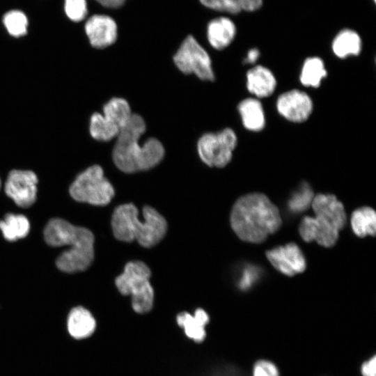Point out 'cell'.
I'll list each match as a JSON object with an SVG mask.
<instances>
[{
  "instance_id": "17",
  "label": "cell",
  "mask_w": 376,
  "mask_h": 376,
  "mask_svg": "<svg viewBox=\"0 0 376 376\" xmlns=\"http://www.w3.org/2000/svg\"><path fill=\"white\" fill-rule=\"evenodd\" d=\"M96 322L91 313L82 306L73 308L68 317L67 328L76 339L86 338L94 332Z\"/></svg>"
},
{
  "instance_id": "27",
  "label": "cell",
  "mask_w": 376,
  "mask_h": 376,
  "mask_svg": "<svg viewBox=\"0 0 376 376\" xmlns=\"http://www.w3.org/2000/svg\"><path fill=\"white\" fill-rule=\"evenodd\" d=\"M64 9L66 15L72 21H82L88 13L86 0H65Z\"/></svg>"
},
{
  "instance_id": "31",
  "label": "cell",
  "mask_w": 376,
  "mask_h": 376,
  "mask_svg": "<svg viewBox=\"0 0 376 376\" xmlns=\"http://www.w3.org/2000/svg\"><path fill=\"white\" fill-rule=\"evenodd\" d=\"M241 10L253 12L260 8L263 0H237Z\"/></svg>"
},
{
  "instance_id": "33",
  "label": "cell",
  "mask_w": 376,
  "mask_h": 376,
  "mask_svg": "<svg viewBox=\"0 0 376 376\" xmlns=\"http://www.w3.org/2000/svg\"><path fill=\"white\" fill-rule=\"evenodd\" d=\"M102 6L110 8H117L123 6L126 0H95Z\"/></svg>"
},
{
  "instance_id": "25",
  "label": "cell",
  "mask_w": 376,
  "mask_h": 376,
  "mask_svg": "<svg viewBox=\"0 0 376 376\" xmlns=\"http://www.w3.org/2000/svg\"><path fill=\"white\" fill-rule=\"evenodd\" d=\"M3 23L12 36L21 37L27 33L28 19L20 10H13L5 13Z\"/></svg>"
},
{
  "instance_id": "2",
  "label": "cell",
  "mask_w": 376,
  "mask_h": 376,
  "mask_svg": "<svg viewBox=\"0 0 376 376\" xmlns=\"http://www.w3.org/2000/svg\"><path fill=\"white\" fill-rule=\"evenodd\" d=\"M146 131L143 118L132 113L116 136L112 158L116 167L126 173L149 170L163 159L165 150L155 138L147 139L143 145L139 139Z\"/></svg>"
},
{
  "instance_id": "6",
  "label": "cell",
  "mask_w": 376,
  "mask_h": 376,
  "mask_svg": "<svg viewBox=\"0 0 376 376\" xmlns=\"http://www.w3.org/2000/svg\"><path fill=\"white\" fill-rule=\"evenodd\" d=\"M70 194L78 202L104 206L110 203L115 191L103 169L93 165L79 174L70 187Z\"/></svg>"
},
{
  "instance_id": "11",
  "label": "cell",
  "mask_w": 376,
  "mask_h": 376,
  "mask_svg": "<svg viewBox=\"0 0 376 376\" xmlns=\"http://www.w3.org/2000/svg\"><path fill=\"white\" fill-rule=\"evenodd\" d=\"M313 109L311 97L305 92L292 89L280 95L276 100V109L285 119L296 123L306 121Z\"/></svg>"
},
{
  "instance_id": "1",
  "label": "cell",
  "mask_w": 376,
  "mask_h": 376,
  "mask_svg": "<svg viewBox=\"0 0 376 376\" xmlns=\"http://www.w3.org/2000/svg\"><path fill=\"white\" fill-rule=\"evenodd\" d=\"M230 222L233 230L241 240L259 244L279 229L282 220L278 207L267 196L251 193L235 201Z\"/></svg>"
},
{
  "instance_id": "21",
  "label": "cell",
  "mask_w": 376,
  "mask_h": 376,
  "mask_svg": "<svg viewBox=\"0 0 376 376\" xmlns=\"http://www.w3.org/2000/svg\"><path fill=\"white\" fill-rule=\"evenodd\" d=\"M0 229L4 238L10 242L25 237L30 230V223L23 214H7L0 221Z\"/></svg>"
},
{
  "instance_id": "16",
  "label": "cell",
  "mask_w": 376,
  "mask_h": 376,
  "mask_svg": "<svg viewBox=\"0 0 376 376\" xmlns=\"http://www.w3.org/2000/svg\"><path fill=\"white\" fill-rule=\"evenodd\" d=\"M178 324L184 330L185 335L198 343L202 342L206 336L205 326L209 322L208 314L202 308H197L194 315L182 312L176 317Z\"/></svg>"
},
{
  "instance_id": "15",
  "label": "cell",
  "mask_w": 376,
  "mask_h": 376,
  "mask_svg": "<svg viewBox=\"0 0 376 376\" xmlns=\"http://www.w3.org/2000/svg\"><path fill=\"white\" fill-rule=\"evenodd\" d=\"M236 32L235 24L230 18L219 17L208 23L207 38L213 48L221 50L230 45L235 37Z\"/></svg>"
},
{
  "instance_id": "7",
  "label": "cell",
  "mask_w": 376,
  "mask_h": 376,
  "mask_svg": "<svg viewBox=\"0 0 376 376\" xmlns=\"http://www.w3.org/2000/svg\"><path fill=\"white\" fill-rule=\"evenodd\" d=\"M313 212L315 217L305 216L301 221L299 226L301 237L306 242L315 241L324 247L334 246L346 221L324 210Z\"/></svg>"
},
{
  "instance_id": "13",
  "label": "cell",
  "mask_w": 376,
  "mask_h": 376,
  "mask_svg": "<svg viewBox=\"0 0 376 376\" xmlns=\"http://www.w3.org/2000/svg\"><path fill=\"white\" fill-rule=\"evenodd\" d=\"M85 31L90 44L102 49L113 44L117 38L118 29L114 19L105 15H94L85 24Z\"/></svg>"
},
{
  "instance_id": "8",
  "label": "cell",
  "mask_w": 376,
  "mask_h": 376,
  "mask_svg": "<svg viewBox=\"0 0 376 376\" xmlns=\"http://www.w3.org/2000/svg\"><path fill=\"white\" fill-rule=\"evenodd\" d=\"M237 143L235 132L230 128L203 134L198 141L201 159L208 166L222 168L231 160Z\"/></svg>"
},
{
  "instance_id": "28",
  "label": "cell",
  "mask_w": 376,
  "mask_h": 376,
  "mask_svg": "<svg viewBox=\"0 0 376 376\" xmlns=\"http://www.w3.org/2000/svg\"><path fill=\"white\" fill-rule=\"evenodd\" d=\"M205 7L230 14H237L241 10L237 0H200Z\"/></svg>"
},
{
  "instance_id": "22",
  "label": "cell",
  "mask_w": 376,
  "mask_h": 376,
  "mask_svg": "<svg viewBox=\"0 0 376 376\" xmlns=\"http://www.w3.org/2000/svg\"><path fill=\"white\" fill-rule=\"evenodd\" d=\"M327 75L323 61L317 56L307 58L302 65L299 80L306 87L317 88Z\"/></svg>"
},
{
  "instance_id": "9",
  "label": "cell",
  "mask_w": 376,
  "mask_h": 376,
  "mask_svg": "<svg viewBox=\"0 0 376 376\" xmlns=\"http://www.w3.org/2000/svg\"><path fill=\"white\" fill-rule=\"evenodd\" d=\"M173 61L185 75L194 74L204 81L214 79L209 54L192 36L183 40L173 56Z\"/></svg>"
},
{
  "instance_id": "10",
  "label": "cell",
  "mask_w": 376,
  "mask_h": 376,
  "mask_svg": "<svg viewBox=\"0 0 376 376\" xmlns=\"http://www.w3.org/2000/svg\"><path fill=\"white\" fill-rule=\"evenodd\" d=\"M38 178L29 170H12L5 183V192L19 207L32 205L37 195Z\"/></svg>"
},
{
  "instance_id": "4",
  "label": "cell",
  "mask_w": 376,
  "mask_h": 376,
  "mask_svg": "<svg viewBox=\"0 0 376 376\" xmlns=\"http://www.w3.org/2000/svg\"><path fill=\"white\" fill-rule=\"evenodd\" d=\"M132 203L116 207L112 214L111 225L113 236L119 241L136 240L141 246L150 248L158 244L167 232L165 218L151 206L143 208V220Z\"/></svg>"
},
{
  "instance_id": "5",
  "label": "cell",
  "mask_w": 376,
  "mask_h": 376,
  "mask_svg": "<svg viewBox=\"0 0 376 376\" xmlns=\"http://www.w3.org/2000/svg\"><path fill=\"white\" fill-rule=\"evenodd\" d=\"M151 271L142 261L127 263L123 272L115 279V284L123 295H130L132 306L138 313L149 312L153 306L154 290L150 283Z\"/></svg>"
},
{
  "instance_id": "14",
  "label": "cell",
  "mask_w": 376,
  "mask_h": 376,
  "mask_svg": "<svg viewBox=\"0 0 376 376\" xmlns=\"http://www.w3.org/2000/svg\"><path fill=\"white\" fill-rule=\"evenodd\" d=\"M276 87V79L272 72L263 65H256L246 73V88L257 98L271 95Z\"/></svg>"
},
{
  "instance_id": "34",
  "label": "cell",
  "mask_w": 376,
  "mask_h": 376,
  "mask_svg": "<svg viewBox=\"0 0 376 376\" xmlns=\"http://www.w3.org/2000/svg\"><path fill=\"white\" fill-rule=\"evenodd\" d=\"M260 56V52L257 48L251 49L244 58V62L249 64H254Z\"/></svg>"
},
{
  "instance_id": "29",
  "label": "cell",
  "mask_w": 376,
  "mask_h": 376,
  "mask_svg": "<svg viewBox=\"0 0 376 376\" xmlns=\"http://www.w3.org/2000/svg\"><path fill=\"white\" fill-rule=\"evenodd\" d=\"M253 376H279L276 366L266 360L257 361L253 366Z\"/></svg>"
},
{
  "instance_id": "20",
  "label": "cell",
  "mask_w": 376,
  "mask_h": 376,
  "mask_svg": "<svg viewBox=\"0 0 376 376\" xmlns=\"http://www.w3.org/2000/svg\"><path fill=\"white\" fill-rule=\"evenodd\" d=\"M351 226L354 234L359 237L375 236L376 233V214L370 207L355 210L350 218Z\"/></svg>"
},
{
  "instance_id": "30",
  "label": "cell",
  "mask_w": 376,
  "mask_h": 376,
  "mask_svg": "<svg viewBox=\"0 0 376 376\" xmlns=\"http://www.w3.org/2000/svg\"><path fill=\"white\" fill-rule=\"evenodd\" d=\"M244 270L240 281V287L243 290L251 287L258 277V269L253 267H248Z\"/></svg>"
},
{
  "instance_id": "24",
  "label": "cell",
  "mask_w": 376,
  "mask_h": 376,
  "mask_svg": "<svg viewBox=\"0 0 376 376\" xmlns=\"http://www.w3.org/2000/svg\"><path fill=\"white\" fill-rule=\"evenodd\" d=\"M120 129L108 120L102 113H93L90 120L89 131L91 136L102 141L116 137Z\"/></svg>"
},
{
  "instance_id": "3",
  "label": "cell",
  "mask_w": 376,
  "mask_h": 376,
  "mask_svg": "<svg viewBox=\"0 0 376 376\" xmlns=\"http://www.w3.org/2000/svg\"><path fill=\"white\" fill-rule=\"evenodd\" d=\"M46 243L52 246H70L56 259V265L62 272L75 273L86 270L94 259V235L84 228L68 221L52 219L44 229Z\"/></svg>"
},
{
  "instance_id": "18",
  "label": "cell",
  "mask_w": 376,
  "mask_h": 376,
  "mask_svg": "<svg viewBox=\"0 0 376 376\" xmlns=\"http://www.w3.org/2000/svg\"><path fill=\"white\" fill-rule=\"evenodd\" d=\"M237 110L244 127L251 132H260L265 126V115L261 102L255 97L241 101Z\"/></svg>"
},
{
  "instance_id": "32",
  "label": "cell",
  "mask_w": 376,
  "mask_h": 376,
  "mask_svg": "<svg viewBox=\"0 0 376 376\" xmlns=\"http://www.w3.org/2000/svg\"><path fill=\"white\" fill-rule=\"evenodd\" d=\"M376 358L374 355L372 358L364 362L361 368L363 376H375Z\"/></svg>"
},
{
  "instance_id": "19",
  "label": "cell",
  "mask_w": 376,
  "mask_h": 376,
  "mask_svg": "<svg viewBox=\"0 0 376 376\" xmlns=\"http://www.w3.org/2000/svg\"><path fill=\"white\" fill-rule=\"evenodd\" d=\"M331 47L334 54L340 58L357 56L361 50V40L355 31L343 29L335 36Z\"/></svg>"
},
{
  "instance_id": "35",
  "label": "cell",
  "mask_w": 376,
  "mask_h": 376,
  "mask_svg": "<svg viewBox=\"0 0 376 376\" xmlns=\"http://www.w3.org/2000/svg\"><path fill=\"white\" fill-rule=\"evenodd\" d=\"M0 187H1V180H0Z\"/></svg>"
},
{
  "instance_id": "26",
  "label": "cell",
  "mask_w": 376,
  "mask_h": 376,
  "mask_svg": "<svg viewBox=\"0 0 376 376\" xmlns=\"http://www.w3.org/2000/svg\"><path fill=\"white\" fill-rule=\"evenodd\" d=\"M314 196L309 185L306 182L301 183L288 201L290 210L295 214L304 212L311 205Z\"/></svg>"
},
{
  "instance_id": "23",
  "label": "cell",
  "mask_w": 376,
  "mask_h": 376,
  "mask_svg": "<svg viewBox=\"0 0 376 376\" xmlns=\"http://www.w3.org/2000/svg\"><path fill=\"white\" fill-rule=\"evenodd\" d=\"M102 115L121 130L128 122L132 113L126 100L113 97L104 105Z\"/></svg>"
},
{
  "instance_id": "12",
  "label": "cell",
  "mask_w": 376,
  "mask_h": 376,
  "mask_svg": "<svg viewBox=\"0 0 376 376\" xmlns=\"http://www.w3.org/2000/svg\"><path fill=\"white\" fill-rule=\"evenodd\" d=\"M266 257L276 270L285 276H293L304 272L306 267L304 253L294 242L266 251Z\"/></svg>"
}]
</instances>
